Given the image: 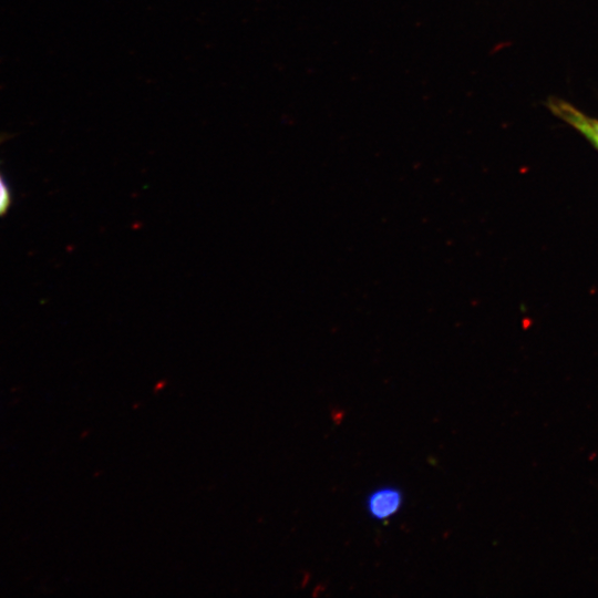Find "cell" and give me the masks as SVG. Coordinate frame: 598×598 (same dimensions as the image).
Wrapping results in <instances>:
<instances>
[{"mask_svg": "<svg viewBox=\"0 0 598 598\" xmlns=\"http://www.w3.org/2000/svg\"><path fill=\"white\" fill-rule=\"evenodd\" d=\"M403 503L402 492L393 486H383L371 492L365 501L368 514L378 520L392 517Z\"/></svg>", "mask_w": 598, "mask_h": 598, "instance_id": "obj_2", "label": "cell"}, {"mask_svg": "<svg viewBox=\"0 0 598 598\" xmlns=\"http://www.w3.org/2000/svg\"><path fill=\"white\" fill-rule=\"evenodd\" d=\"M547 106L558 117L584 134L598 148V120L588 117L569 103L551 99Z\"/></svg>", "mask_w": 598, "mask_h": 598, "instance_id": "obj_1", "label": "cell"}, {"mask_svg": "<svg viewBox=\"0 0 598 598\" xmlns=\"http://www.w3.org/2000/svg\"><path fill=\"white\" fill-rule=\"evenodd\" d=\"M12 205V192L3 174L0 172V217L9 212Z\"/></svg>", "mask_w": 598, "mask_h": 598, "instance_id": "obj_3", "label": "cell"}]
</instances>
